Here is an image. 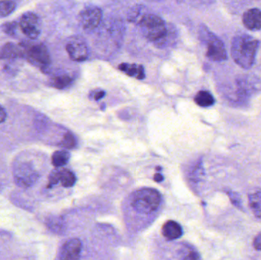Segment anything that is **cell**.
I'll list each match as a JSON object with an SVG mask.
<instances>
[{
    "mask_svg": "<svg viewBox=\"0 0 261 260\" xmlns=\"http://www.w3.org/2000/svg\"><path fill=\"white\" fill-rule=\"evenodd\" d=\"M258 47V40L254 37L245 34L237 35L231 44V56L239 67L250 69L255 62Z\"/></svg>",
    "mask_w": 261,
    "mask_h": 260,
    "instance_id": "1",
    "label": "cell"
},
{
    "mask_svg": "<svg viewBox=\"0 0 261 260\" xmlns=\"http://www.w3.org/2000/svg\"><path fill=\"white\" fill-rule=\"evenodd\" d=\"M138 25L143 35L155 44L162 41L168 32L165 21L154 14L146 13L140 20Z\"/></svg>",
    "mask_w": 261,
    "mask_h": 260,
    "instance_id": "2",
    "label": "cell"
},
{
    "mask_svg": "<svg viewBox=\"0 0 261 260\" xmlns=\"http://www.w3.org/2000/svg\"><path fill=\"white\" fill-rule=\"evenodd\" d=\"M161 203V196L156 189H141L136 191L130 198V206L136 212L149 214L158 210Z\"/></svg>",
    "mask_w": 261,
    "mask_h": 260,
    "instance_id": "3",
    "label": "cell"
},
{
    "mask_svg": "<svg viewBox=\"0 0 261 260\" xmlns=\"http://www.w3.org/2000/svg\"><path fill=\"white\" fill-rule=\"evenodd\" d=\"M12 174L17 186L23 189L32 187L40 178L39 172L33 162L27 159H17L13 164Z\"/></svg>",
    "mask_w": 261,
    "mask_h": 260,
    "instance_id": "4",
    "label": "cell"
},
{
    "mask_svg": "<svg viewBox=\"0 0 261 260\" xmlns=\"http://www.w3.org/2000/svg\"><path fill=\"white\" fill-rule=\"evenodd\" d=\"M199 38L206 46V56L208 59L216 62L227 59L226 49L224 43L214 33L208 30V27L202 26L199 29Z\"/></svg>",
    "mask_w": 261,
    "mask_h": 260,
    "instance_id": "5",
    "label": "cell"
},
{
    "mask_svg": "<svg viewBox=\"0 0 261 260\" xmlns=\"http://www.w3.org/2000/svg\"><path fill=\"white\" fill-rule=\"evenodd\" d=\"M24 48V58L34 65L39 67L44 73H47L51 59L48 49L41 43H21Z\"/></svg>",
    "mask_w": 261,
    "mask_h": 260,
    "instance_id": "6",
    "label": "cell"
},
{
    "mask_svg": "<svg viewBox=\"0 0 261 260\" xmlns=\"http://www.w3.org/2000/svg\"><path fill=\"white\" fill-rule=\"evenodd\" d=\"M19 27L24 35L35 40L41 35V23L39 17L33 12H25L20 18Z\"/></svg>",
    "mask_w": 261,
    "mask_h": 260,
    "instance_id": "7",
    "label": "cell"
},
{
    "mask_svg": "<svg viewBox=\"0 0 261 260\" xmlns=\"http://www.w3.org/2000/svg\"><path fill=\"white\" fill-rule=\"evenodd\" d=\"M78 19L84 30H94L102 21V10L96 6L86 7L80 12Z\"/></svg>",
    "mask_w": 261,
    "mask_h": 260,
    "instance_id": "8",
    "label": "cell"
},
{
    "mask_svg": "<svg viewBox=\"0 0 261 260\" xmlns=\"http://www.w3.org/2000/svg\"><path fill=\"white\" fill-rule=\"evenodd\" d=\"M61 183L64 187L70 188L76 183V177L72 171L67 169H57L49 176L47 188H52Z\"/></svg>",
    "mask_w": 261,
    "mask_h": 260,
    "instance_id": "9",
    "label": "cell"
},
{
    "mask_svg": "<svg viewBox=\"0 0 261 260\" xmlns=\"http://www.w3.org/2000/svg\"><path fill=\"white\" fill-rule=\"evenodd\" d=\"M66 50L70 59L76 62L87 61L89 56L88 46L79 38L72 40L71 41L67 43Z\"/></svg>",
    "mask_w": 261,
    "mask_h": 260,
    "instance_id": "10",
    "label": "cell"
},
{
    "mask_svg": "<svg viewBox=\"0 0 261 260\" xmlns=\"http://www.w3.org/2000/svg\"><path fill=\"white\" fill-rule=\"evenodd\" d=\"M82 250V243L78 239H70L63 245L60 251L61 259H78Z\"/></svg>",
    "mask_w": 261,
    "mask_h": 260,
    "instance_id": "11",
    "label": "cell"
},
{
    "mask_svg": "<svg viewBox=\"0 0 261 260\" xmlns=\"http://www.w3.org/2000/svg\"><path fill=\"white\" fill-rule=\"evenodd\" d=\"M24 58V48L22 44L7 43L0 49V59L11 60Z\"/></svg>",
    "mask_w": 261,
    "mask_h": 260,
    "instance_id": "12",
    "label": "cell"
},
{
    "mask_svg": "<svg viewBox=\"0 0 261 260\" xmlns=\"http://www.w3.org/2000/svg\"><path fill=\"white\" fill-rule=\"evenodd\" d=\"M243 23L247 28L251 31H257L261 29V11L260 9H248L244 13Z\"/></svg>",
    "mask_w": 261,
    "mask_h": 260,
    "instance_id": "13",
    "label": "cell"
},
{
    "mask_svg": "<svg viewBox=\"0 0 261 260\" xmlns=\"http://www.w3.org/2000/svg\"><path fill=\"white\" fill-rule=\"evenodd\" d=\"M162 235L168 241H173L182 236V229L176 221H168L163 225Z\"/></svg>",
    "mask_w": 261,
    "mask_h": 260,
    "instance_id": "14",
    "label": "cell"
},
{
    "mask_svg": "<svg viewBox=\"0 0 261 260\" xmlns=\"http://www.w3.org/2000/svg\"><path fill=\"white\" fill-rule=\"evenodd\" d=\"M118 69L132 77H135L138 79H144L145 78V72L142 65L123 63L119 64Z\"/></svg>",
    "mask_w": 261,
    "mask_h": 260,
    "instance_id": "15",
    "label": "cell"
},
{
    "mask_svg": "<svg viewBox=\"0 0 261 260\" xmlns=\"http://www.w3.org/2000/svg\"><path fill=\"white\" fill-rule=\"evenodd\" d=\"M73 79L69 75L62 73L52 76L49 80V84L54 88L58 90H64L73 83Z\"/></svg>",
    "mask_w": 261,
    "mask_h": 260,
    "instance_id": "16",
    "label": "cell"
},
{
    "mask_svg": "<svg viewBox=\"0 0 261 260\" xmlns=\"http://www.w3.org/2000/svg\"><path fill=\"white\" fill-rule=\"evenodd\" d=\"M194 101L199 106L203 107V108L212 106L216 102L214 96L212 95V93L205 90L199 91L195 96Z\"/></svg>",
    "mask_w": 261,
    "mask_h": 260,
    "instance_id": "17",
    "label": "cell"
},
{
    "mask_svg": "<svg viewBox=\"0 0 261 260\" xmlns=\"http://www.w3.org/2000/svg\"><path fill=\"white\" fill-rule=\"evenodd\" d=\"M250 208L254 215L261 218V190L256 191L248 196Z\"/></svg>",
    "mask_w": 261,
    "mask_h": 260,
    "instance_id": "18",
    "label": "cell"
},
{
    "mask_svg": "<svg viewBox=\"0 0 261 260\" xmlns=\"http://www.w3.org/2000/svg\"><path fill=\"white\" fill-rule=\"evenodd\" d=\"M70 154L67 151H58L54 153L51 157L52 164L57 168L65 166L70 160Z\"/></svg>",
    "mask_w": 261,
    "mask_h": 260,
    "instance_id": "19",
    "label": "cell"
},
{
    "mask_svg": "<svg viewBox=\"0 0 261 260\" xmlns=\"http://www.w3.org/2000/svg\"><path fill=\"white\" fill-rule=\"evenodd\" d=\"M16 9V3L12 0H0V18L10 15Z\"/></svg>",
    "mask_w": 261,
    "mask_h": 260,
    "instance_id": "20",
    "label": "cell"
},
{
    "mask_svg": "<svg viewBox=\"0 0 261 260\" xmlns=\"http://www.w3.org/2000/svg\"><path fill=\"white\" fill-rule=\"evenodd\" d=\"M145 14L146 12H144V9L143 6H135L130 10L129 15H128V21L138 24L140 20L143 18V16Z\"/></svg>",
    "mask_w": 261,
    "mask_h": 260,
    "instance_id": "21",
    "label": "cell"
},
{
    "mask_svg": "<svg viewBox=\"0 0 261 260\" xmlns=\"http://www.w3.org/2000/svg\"><path fill=\"white\" fill-rule=\"evenodd\" d=\"M18 27H19V23L16 21H9V22L3 23L1 28L3 32L9 36L16 37Z\"/></svg>",
    "mask_w": 261,
    "mask_h": 260,
    "instance_id": "22",
    "label": "cell"
},
{
    "mask_svg": "<svg viewBox=\"0 0 261 260\" xmlns=\"http://www.w3.org/2000/svg\"><path fill=\"white\" fill-rule=\"evenodd\" d=\"M76 145V137L71 133H66L64 134V138L61 140V146L66 149H72L75 148Z\"/></svg>",
    "mask_w": 261,
    "mask_h": 260,
    "instance_id": "23",
    "label": "cell"
},
{
    "mask_svg": "<svg viewBox=\"0 0 261 260\" xmlns=\"http://www.w3.org/2000/svg\"><path fill=\"white\" fill-rule=\"evenodd\" d=\"M227 194H228L231 203L238 209H242V201L240 195L237 192H232V191H229L227 192Z\"/></svg>",
    "mask_w": 261,
    "mask_h": 260,
    "instance_id": "24",
    "label": "cell"
},
{
    "mask_svg": "<svg viewBox=\"0 0 261 260\" xmlns=\"http://www.w3.org/2000/svg\"><path fill=\"white\" fill-rule=\"evenodd\" d=\"M106 93L103 90H96V91L93 92L90 94V96L93 97V99L96 101L99 100V99H102L105 96Z\"/></svg>",
    "mask_w": 261,
    "mask_h": 260,
    "instance_id": "25",
    "label": "cell"
},
{
    "mask_svg": "<svg viewBox=\"0 0 261 260\" xmlns=\"http://www.w3.org/2000/svg\"><path fill=\"white\" fill-rule=\"evenodd\" d=\"M254 247L257 250L261 251V233L259 234L254 241Z\"/></svg>",
    "mask_w": 261,
    "mask_h": 260,
    "instance_id": "26",
    "label": "cell"
},
{
    "mask_svg": "<svg viewBox=\"0 0 261 260\" xmlns=\"http://www.w3.org/2000/svg\"><path fill=\"white\" fill-rule=\"evenodd\" d=\"M6 112L4 108L0 105V124L3 123L6 121Z\"/></svg>",
    "mask_w": 261,
    "mask_h": 260,
    "instance_id": "27",
    "label": "cell"
},
{
    "mask_svg": "<svg viewBox=\"0 0 261 260\" xmlns=\"http://www.w3.org/2000/svg\"><path fill=\"white\" fill-rule=\"evenodd\" d=\"M154 180L158 183H160V182L163 181L164 180V177H163L161 174H156L154 176Z\"/></svg>",
    "mask_w": 261,
    "mask_h": 260,
    "instance_id": "28",
    "label": "cell"
}]
</instances>
